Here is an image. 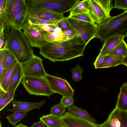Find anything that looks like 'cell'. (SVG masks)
<instances>
[{"label":"cell","instance_id":"obj_40","mask_svg":"<svg viewBox=\"0 0 127 127\" xmlns=\"http://www.w3.org/2000/svg\"><path fill=\"white\" fill-rule=\"evenodd\" d=\"M106 55L99 54L94 63V65L95 69H97L99 66L103 61Z\"/></svg>","mask_w":127,"mask_h":127},{"label":"cell","instance_id":"obj_49","mask_svg":"<svg viewBox=\"0 0 127 127\" xmlns=\"http://www.w3.org/2000/svg\"></svg>","mask_w":127,"mask_h":127},{"label":"cell","instance_id":"obj_30","mask_svg":"<svg viewBox=\"0 0 127 127\" xmlns=\"http://www.w3.org/2000/svg\"><path fill=\"white\" fill-rule=\"evenodd\" d=\"M16 90L6 92L5 94L0 98V111L2 110L14 99Z\"/></svg>","mask_w":127,"mask_h":127},{"label":"cell","instance_id":"obj_32","mask_svg":"<svg viewBox=\"0 0 127 127\" xmlns=\"http://www.w3.org/2000/svg\"><path fill=\"white\" fill-rule=\"evenodd\" d=\"M70 70L72 74V78L75 82H79L82 79L83 69L79 64L76 65L75 67L71 69Z\"/></svg>","mask_w":127,"mask_h":127},{"label":"cell","instance_id":"obj_11","mask_svg":"<svg viewBox=\"0 0 127 127\" xmlns=\"http://www.w3.org/2000/svg\"><path fill=\"white\" fill-rule=\"evenodd\" d=\"M64 127H100L99 125L74 116L66 112L60 117Z\"/></svg>","mask_w":127,"mask_h":127},{"label":"cell","instance_id":"obj_16","mask_svg":"<svg viewBox=\"0 0 127 127\" xmlns=\"http://www.w3.org/2000/svg\"><path fill=\"white\" fill-rule=\"evenodd\" d=\"M28 10L46 11L55 13L51 0H26Z\"/></svg>","mask_w":127,"mask_h":127},{"label":"cell","instance_id":"obj_25","mask_svg":"<svg viewBox=\"0 0 127 127\" xmlns=\"http://www.w3.org/2000/svg\"><path fill=\"white\" fill-rule=\"evenodd\" d=\"M118 96L116 106L120 110L127 111V90L121 87Z\"/></svg>","mask_w":127,"mask_h":127},{"label":"cell","instance_id":"obj_21","mask_svg":"<svg viewBox=\"0 0 127 127\" xmlns=\"http://www.w3.org/2000/svg\"><path fill=\"white\" fill-rule=\"evenodd\" d=\"M125 58L122 56L107 54L97 69L113 67L122 64Z\"/></svg>","mask_w":127,"mask_h":127},{"label":"cell","instance_id":"obj_10","mask_svg":"<svg viewBox=\"0 0 127 127\" xmlns=\"http://www.w3.org/2000/svg\"><path fill=\"white\" fill-rule=\"evenodd\" d=\"M5 0H0V47L3 48L10 34L11 24L4 11Z\"/></svg>","mask_w":127,"mask_h":127},{"label":"cell","instance_id":"obj_19","mask_svg":"<svg viewBox=\"0 0 127 127\" xmlns=\"http://www.w3.org/2000/svg\"><path fill=\"white\" fill-rule=\"evenodd\" d=\"M0 57L2 59L3 70L0 81L15 61L17 60L14 56L8 49L3 48L0 49Z\"/></svg>","mask_w":127,"mask_h":127},{"label":"cell","instance_id":"obj_37","mask_svg":"<svg viewBox=\"0 0 127 127\" xmlns=\"http://www.w3.org/2000/svg\"><path fill=\"white\" fill-rule=\"evenodd\" d=\"M119 118L120 122V127H127V111L119 109Z\"/></svg>","mask_w":127,"mask_h":127},{"label":"cell","instance_id":"obj_3","mask_svg":"<svg viewBox=\"0 0 127 127\" xmlns=\"http://www.w3.org/2000/svg\"><path fill=\"white\" fill-rule=\"evenodd\" d=\"M127 36V10L117 15L112 16L106 23L98 27L95 38L104 43L112 36Z\"/></svg>","mask_w":127,"mask_h":127},{"label":"cell","instance_id":"obj_44","mask_svg":"<svg viewBox=\"0 0 127 127\" xmlns=\"http://www.w3.org/2000/svg\"><path fill=\"white\" fill-rule=\"evenodd\" d=\"M6 92L0 88V98Z\"/></svg>","mask_w":127,"mask_h":127},{"label":"cell","instance_id":"obj_29","mask_svg":"<svg viewBox=\"0 0 127 127\" xmlns=\"http://www.w3.org/2000/svg\"><path fill=\"white\" fill-rule=\"evenodd\" d=\"M35 28L41 31L45 34L53 32L57 30L59 28L57 23L53 24H44L41 25H31Z\"/></svg>","mask_w":127,"mask_h":127},{"label":"cell","instance_id":"obj_33","mask_svg":"<svg viewBox=\"0 0 127 127\" xmlns=\"http://www.w3.org/2000/svg\"><path fill=\"white\" fill-rule=\"evenodd\" d=\"M50 114L60 117L65 112L66 108L63 107L60 103L55 105L50 108Z\"/></svg>","mask_w":127,"mask_h":127},{"label":"cell","instance_id":"obj_31","mask_svg":"<svg viewBox=\"0 0 127 127\" xmlns=\"http://www.w3.org/2000/svg\"><path fill=\"white\" fill-rule=\"evenodd\" d=\"M45 38L46 41L48 42L65 40L64 38L62 31L59 28L53 32L45 34Z\"/></svg>","mask_w":127,"mask_h":127},{"label":"cell","instance_id":"obj_15","mask_svg":"<svg viewBox=\"0 0 127 127\" xmlns=\"http://www.w3.org/2000/svg\"><path fill=\"white\" fill-rule=\"evenodd\" d=\"M54 10V12L63 15L71 11L79 0H51Z\"/></svg>","mask_w":127,"mask_h":127},{"label":"cell","instance_id":"obj_24","mask_svg":"<svg viewBox=\"0 0 127 127\" xmlns=\"http://www.w3.org/2000/svg\"><path fill=\"white\" fill-rule=\"evenodd\" d=\"M89 12V0L80 1L70 11L69 16L82 14H88Z\"/></svg>","mask_w":127,"mask_h":127},{"label":"cell","instance_id":"obj_8","mask_svg":"<svg viewBox=\"0 0 127 127\" xmlns=\"http://www.w3.org/2000/svg\"><path fill=\"white\" fill-rule=\"evenodd\" d=\"M44 78L54 93H58L63 96H73L74 90L65 79L47 73Z\"/></svg>","mask_w":127,"mask_h":127},{"label":"cell","instance_id":"obj_27","mask_svg":"<svg viewBox=\"0 0 127 127\" xmlns=\"http://www.w3.org/2000/svg\"><path fill=\"white\" fill-rule=\"evenodd\" d=\"M27 111H18L14 112L6 118L12 126H15L16 124L27 115Z\"/></svg>","mask_w":127,"mask_h":127},{"label":"cell","instance_id":"obj_5","mask_svg":"<svg viewBox=\"0 0 127 127\" xmlns=\"http://www.w3.org/2000/svg\"><path fill=\"white\" fill-rule=\"evenodd\" d=\"M21 83L30 95L49 97L54 93L44 78L24 77Z\"/></svg>","mask_w":127,"mask_h":127},{"label":"cell","instance_id":"obj_43","mask_svg":"<svg viewBox=\"0 0 127 127\" xmlns=\"http://www.w3.org/2000/svg\"><path fill=\"white\" fill-rule=\"evenodd\" d=\"M14 127H28L26 125L22 123L21 122L17 125L14 126Z\"/></svg>","mask_w":127,"mask_h":127},{"label":"cell","instance_id":"obj_20","mask_svg":"<svg viewBox=\"0 0 127 127\" xmlns=\"http://www.w3.org/2000/svg\"><path fill=\"white\" fill-rule=\"evenodd\" d=\"M67 109L68 113L74 116L94 123L98 122L87 111L80 107L73 105L68 107Z\"/></svg>","mask_w":127,"mask_h":127},{"label":"cell","instance_id":"obj_38","mask_svg":"<svg viewBox=\"0 0 127 127\" xmlns=\"http://www.w3.org/2000/svg\"><path fill=\"white\" fill-rule=\"evenodd\" d=\"M113 4L114 8L125 10H127V0H115Z\"/></svg>","mask_w":127,"mask_h":127},{"label":"cell","instance_id":"obj_17","mask_svg":"<svg viewBox=\"0 0 127 127\" xmlns=\"http://www.w3.org/2000/svg\"><path fill=\"white\" fill-rule=\"evenodd\" d=\"M23 77L21 64L18 61L13 71L7 92L16 90Z\"/></svg>","mask_w":127,"mask_h":127},{"label":"cell","instance_id":"obj_26","mask_svg":"<svg viewBox=\"0 0 127 127\" xmlns=\"http://www.w3.org/2000/svg\"><path fill=\"white\" fill-rule=\"evenodd\" d=\"M18 61L16 60L0 81V88L7 92L11 75Z\"/></svg>","mask_w":127,"mask_h":127},{"label":"cell","instance_id":"obj_47","mask_svg":"<svg viewBox=\"0 0 127 127\" xmlns=\"http://www.w3.org/2000/svg\"><path fill=\"white\" fill-rule=\"evenodd\" d=\"M0 127H2L1 122H0Z\"/></svg>","mask_w":127,"mask_h":127},{"label":"cell","instance_id":"obj_9","mask_svg":"<svg viewBox=\"0 0 127 127\" xmlns=\"http://www.w3.org/2000/svg\"><path fill=\"white\" fill-rule=\"evenodd\" d=\"M21 30L27 40L32 47L40 48L47 42L45 38V34L35 28L32 25L22 26Z\"/></svg>","mask_w":127,"mask_h":127},{"label":"cell","instance_id":"obj_12","mask_svg":"<svg viewBox=\"0 0 127 127\" xmlns=\"http://www.w3.org/2000/svg\"><path fill=\"white\" fill-rule=\"evenodd\" d=\"M11 103L12 104L13 107L5 110L14 112L18 111L29 112L35 109L40 110L46 102L45 99L37 102H32L22 101L14 99Z\"/></svg>","mask_w":127,"mask_h":127},{"label":"cell","instance_id":"obj_41","mask_svg":"<svg viewBox=\"0 0 127 127\" xmlns=\"http://www.w3.org/2000/svg\"><path fill=\"white\" fill-rule=\"evenodd\" d=\"M99 126L100 127H116L112 123L108 118L104 123L99 125Z\"/></svg>","mask_w":127,"mask_h":127},{"label":"cell","instance_id":"obj_36","mask_svg":"<svg viewBox=\"0 0 127 127\" xmlns=\"http://www.w3.org/2000/svg\"><path fill=\"white\" fill-rule=\"evenodd\" d=\"M60 103L64 107H67L73 105L74 99L73 97L63 96L60 100Z\"/></svg>","mask_w":127,"mask_h":127},{"label":"cell","instance_id":"obj_7","mask_svg":"<svg viewBox=\"0 0 127 127\" xmlns=\"http://www.w3.org/2000/svg\"><path fill=\"white\" fill-rule=\"evenodd\" d=\"M43 59L34 55L29 59L20 63L24 77L44 78L47 73L43 67Z\"/></svg>","mask_w":127,"mask_h":127},{"label":"cell","instance_id":"obj_22","mask_svg":"<svg viewBox=\"0 0 127 127\" xmlns=\"http://www.w3.org/2000/svg\"><path fill=\"white\" fill-rule=\"evenodd\" d=\"M60 118L50 114L43 115L39 119L47 127H63Z\"/></svg>","mask_w":127,"mask_h":127},{"label":"cell","instance_id":"obj_48","mask_svg":"<svg viewBox=\"0 0 127 127\" xmlns=\"http://www.w3.org/2000/svg\"></svg>","mask_w":127,"mask_h":127},{"label":"cell","instance_id":"obj_46","mask_svg":"<svg viewBox=\"0 0 127 127\" xmlns=\"http://www.w3.org/2000/svg\"><path fill=\"white\" fill-rule=\"evenodd\" d=\"M122 87L124 88L127 90V82H125L123 83L122 85Z\"/></svg>","mask_w":127,"mask_h":127},{"label":"cell","instance_id":"obj_14","mask_svg":"<svg viewBox=\"0 0 127 127\" xmlns=\"http://www.w3.org/2000/svg\"><path fill=\"white\" fill-rule=\"evenodd\" d=\"M25 0H5L4 11L11 24L19 11Z\"/></svg>","mask_w":127,"mask_h":127},{"label":"cell","instance_id":"obj_6","mask_svg":"<svg viewBox=\"0 0 127 127\" xmlns=\"http://www.w3.org/2000/svg\"><path fill=\"white\" fill-rule=\"evenodd\" d=\"M66 19L87 45L92 39L95 38L98 28L97 24L94 25L89 22L68 17Z\"/></svg>","mask_w":127,"mask_h":127},{"label":"cell","instance_id":"obj_45","mask_svg":"<svg viewBox=\"0 0 127 127\" xmlns=\"http://www.w3.org/2000/svg\"><path fill=\"white\" fill-rule=\"evenodd\" d=\"M122 64L125 65L127 67V56L124 58Z\"/></svg>","mask_w":127,"mask_h":127},{"label":"cell","instance_id":"obj_28","mask_svg":"<svg viewBox=\"0 0 127 127\" xmlns=\"http://www.w3.org/2000/svg\"><path fill=\"white\" fill-rule=\"evenodd\" d=\"M108 54L122 56L125 57L127 56V44L124 40Z\"/></svg>","mask_w":127,"mask_h":127},{"label":"cell","instance_id":"obj_13","mask_svg":"<svg viewBox=\"0 0 127 127\" xmlns=\"http://www.w3.org/2000/svg\"><path fill=\"white\" fill-rule=\"evenodd\" d=\"M27 15L41 20L57 22L66 18L63 15L42 10H28Z\"/></svg>","mask_w":127,"mask_h":127},{"label":"cell","instance_id":"obj_35","mask_svg":"<svg viewBox=\"0 0 127 127\" xmlns=\"http://www.w3.org/2000/svg\"><path fill=\"white\" fill-rule=\"evenodd\" d=\"M62 32L65 40L72 38L79 35L77 31L71 25L68 30Z\"/></svg>","mask_w":127,"mask_h":127},{"label":"cell","instance_id":"obj_2","mask_svg":"<svg viewBox=\"0 0 127 127\" xmlns=\"http://www.w3.org/2000/svg\"><path fill=\"white\" fill-rule=\"evenodd\" d=\"M3 48L9 50L20 63L27 61L34 55L32 47L23 32L12 24L10 35Z\"/></svg>","mask_w":127,"mask_h":127},{"label":"cell","instance_id":"obj_34","mask_svg":"<svg viewBox=\"0 0 127 127\" xmlns=\"http://www.w3.org/2000/svg\"><path fill=\"white\" fill-rule=\"evenodd\" d=\"M68 17L81 21L87 22L93 24H96L89 14H82L68 16Z\"/></svg>","mask_w":127,"mask_h":127},{"label":"cell","instance_id":"obj_18","mask_svg":"<svg viewBox=\"0 0 127 127\" xmlns=\"http://www.w3.org/2000/svg\"><path fill=\"white\" fill-rule=\"evenodd\" d=\"M124 37L121 35H117L112 36L108 38L104 42L99 54L107 55L124 40Z\"/></svg>","mask_w":127,"mask_h":127},{"label":"cell","instance_id":"obj_42","mask_svg":"<svg viewBox=\"0 0 127 127\" xmlns=\"http://www.w3.org/2000/svg\"><path fill=\"white\" fill-rule=\"evenodd\" d=\"M31 127H45L44 124L41 121L37 122H34L32 125Z\"/></svg>","mask_w":127,"mask_h":127},{"label":"cell","instance_id":"obj_23","mask_svg":"<svg viewBox=\"0 0 127 127\" xmlns=\"http://www.w3.org/2000/svg\"><path fill=\"white\" fill-rule=\"evenodd\" d=\"M28 11L27 5L25 0L19 11L16 15L13 25L17 28L21 30V28Z\"/></svg>","mask_w":127,"mask_h":127},{"label":"cell","instance_id":"obj_4","mask_svg":"<svg viewBox=\"0 0 127 127\" xmlns=\"http://www.w3.org/2000/svg\"><path fill=\"white\" fill-rule=\"evenodd\" d=\"M112 0H89L90 16L99 27L111 18L110 12L114 8Z\"/></svg>","mask_w":127,"mask_h":127},{"label":"cell","instance_id":"obj_39","mask_svg":"<svg viewBox=\"0 0 127 127\" xmlns=\"http://www.w3.org/2000/svg\"><path fill=\"white\" fill-rule=\"evenodd\" d=\"M57 24L58 27L60 28L62 32L67 30L69 27L70 25L66 18L58 22Z\"/></svg>","mask_w":127,"mask_h":127},{"label":"cell","instance_id":"obj_1","mask_svg":"<svg viewBox=\"0 0 127 127\" xmlns=\"http://www.w3.org/2000/svg\"><path fill=\"white\" fill-rule=\"evenodd\" d=\"M87 45L78 35L71 39L47 42L39 48V54L54 63L69 61L83 56Z\"/></svg>","mask_w":127,"mask_h":127}]
</instances>
